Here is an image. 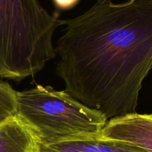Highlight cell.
Masks as SVG:
<instances>
[{
    "mask_svg": "<svg viewBox=\"0 0 152 152\" xmlns=\"http://www.w3.org/2000/svg\"><path fill=\"white\" fill-rule=\"evenodd\" d=\"M62 24L54 48L64 91L108 120L136 112L152 70V0H97Z\"/></svg>",
    "mask_w": 152,
    "mask_h": 152,
    "instance_id": "cell-1",
    "label": "cell"
},
{
    "mask_svg": "<svg viewBox=\"0 0 152 152\" xmlns=\"http://www.w3.org/2000/svg\"><path fill=\"white\" fill-rule=\"evenodd\" d=\"M39 0H0V77L20 82L56 56L53 36L62 25Z\"/></svg>",
    "mask_w": 152,
    "mask_h": 152,
    "instance_id": "cell-2",
    "label": "cell"
},
{
    "mask_svg": "<svg viewBox=\"0 0 152 152\" xmlns=\"http://www.w3.org/2000/svg\"><path fill=\"white\" fill-rule=\"evenodd\" d=\"M17 116L39 145L99 140L108 119L65 91L37 85L16 93Z\"/></svg>",
    "mask_w": 152,
    "mask_h": 152,
    "instance_id": "cell-3",
    "label": "cell"
},
{
    "mask_svg": "<svg viewBox=\"0 0 152 152\" xmlns=\"http://www.w3.org/2000/svg\"><path fill=\"white\" fill-rule=\"evenodd\" d=\"M99 140L127 142L152 152V114L135 112L110 119Z\"/></svg>",
    "mask_w": 152,
    "mask_h": 152,
    "instance_id": "cell-4",
    "label": "cell"
},
{
    "mask_svg": "<svg viewBox=\"0 0 152 152\" xmlns=\"http://www.w3.org/2000/svg\"><path fill=\"white\" fill-rule=\"evenodd\" d=\"M39 142L18 116L0 123V152H39Z\"/></svg>",
    "mask_w": 152,
    "mask_h": 152,
    "instance_id": "cell-5",
    "label": "cell"
},
{
    "mask_svg": "<svg viewBox=\"0 0 152 152\" xmlns=\"http://www.w3.org/2000/svg\"><path fill=\"white\" fill-rule=\"evenodd\" d=\"M39 152H149L127 142L107 140L71 141L39 145Z\"/></svg>",
    "mask_w": 152,
    "mask_h": 152,
    "instance_id": "cell-6",
    "label": "cell"
},
{
    "mask_svg": "<svg viewBox=\"0 0 152 152\" xmlns=\"http://www.w3.org/2000/svg\"><path fill=\"white\" fill-rule=\"evenodd\" d=\"M16 93L8 83L0 81V123L17 116Z\"/></svg>",
    "mask_w": 152,
    "mask_h": 152,
    "instance_id": "cell-7",
    "label": "cell"
},
{
    "mask_svg": "<svg viewBox=\"0 0 152 152\" xmlns=\"http://www.w3.org/2000/svg\"><path fill=\"white\" fill-rule=\"evenodd\" d=\"M53 4L57 9L61 10H68L72 9L78 4L80 0H52Z\"/></svg>",
    "mask_w": 152,
    "mask_h": 152,
    "instance_id": "cell-8",
    "label": "cell"
}]
</instances>
